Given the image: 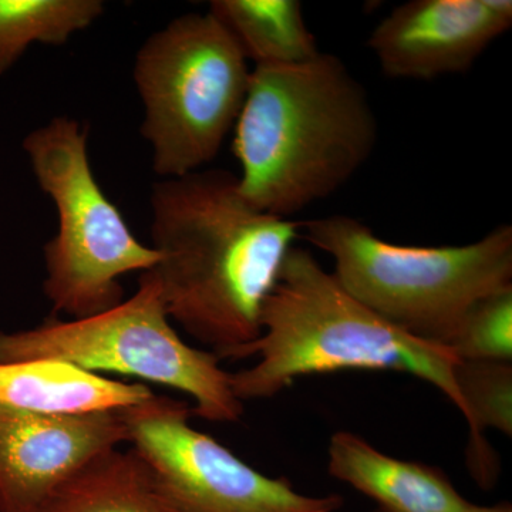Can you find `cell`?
Here are the masks:
<instances>
[{"mask_svg": "<svg viewBox=\"0 0 512 512\" xmlns=\"http://www.w3.org/2000/svg\"><path fill=\"white\" fill-rule=\"evenodd\" d=\"M40 190L55 204L57 232L45 245L43 292L57 312L90 318L120 305V279L150 271L153 248L138 241L92 170L87 130L56 117L22 143Z\"/></svg>", "mask_w": 512, "mask_h": 512, "instance_id": "5b68a950", "label": "cell"}, {"mask_svg": "<svg viewBox=\"0 0 512 512\" xmlns=\"http://www.w3.org/2000/svg\"><path fill=\"white\" fill-rule=\"evenodd\" d=\"M377 134L369 96L338 56L254 67L234 127L239 192L256 210L291 220L348 184Z\"/></svg>", "mask_w": 512, "mask_h": 512, "instance_id": "7a4b0ae2", "label": "cell"}, {"mask_svg": "<svg viewBox=\"0 0 512 512\" xmlns=\"http://www.w3.org/2000/svg\"><path fill=\"white\" fill-rule=\"evenodd\" d=\"M208 13L255 67L293 66L320 53L298 0H212Z\"/></svg>", "mask_w": 512, "mask_h": 512, "instance_id": "4fadbf2b", "label": "cell"}, {"mask_svg": "<svg viewBox=\"0 0 512 512\" xmlns=\"http://www.w3.org/2000/svg\"><path fill=\"white\" fill-rule=\"evenodd\" d=\"M512 25L510 0H412L380 20L367 40L392 79L467 72Z\"/></svg>", "mask_w": 512, "mask_h": 512, "instance_id": "30bf717a", "label": "cell"}, {"mask_svg": "<svg viewBox=\"0 0 512 512\" xmlns=\"http://www.w3.org/2000/svg\"><path fill=\"white\" fill-rule=\"evenodd\" d=\"M150 269L168 318L220 360L262 333V311L299 224L256 210L237 175L200 170L153 185Z\"/></svg>", "mask_w": 512, "mask_h": 512, "instance_id": "6da1fadb", "label": "cell"}, {"mask_svg": "<svg viewBox=\"0 0 512 512\" xmlns=\"http://www.w3.org/2000/svg\"><path fill=\"white\" fill-rule=\"evenodd\" d=\"M454 375L470 430L468 470L478 487L491 490L497 484L500 463L485 431L497 430L511 437L512 362L460 359Z\"/></svg>", "mask_w": 512, "mask_h": 512, "instance_id": "9a60e30c", "label": "cell"}, {"mask_svg": "<svg viewBox=\"0 0 512 512\" xmlns=\"http://www.w3.org/2000/svg\"><path fill=\"white\" fill-rule=\"evenodd\" d=\"M101 0H0V76L33 45L62 46L103 16Z\"/></svg>", "mask_w": 512, "mask_h": 512, "instance_id": "2e32d148", "label": "cell"}, {"mask_svg": "<svg viewBox=\"0 0 512 512\" xmlns=\"http://www.w3.org/2000/svg\"><path fill=\"white\" fill-rule=\"evenodd\" d=\"M258 356L231 373L242 403L269 399L298 377L343 370L397 372L431 384L466 414L450 348L414 338L353 298L308 251L293 247L262 311V333L232 359Z\"/></svg>", "mask_w": 512, "mask_h": 512, "instance_id": "3957f363", "label": "cell"}, {"mask_svg": "<svg viewBox=\"0 0 512 512\" xmlns=\"http://www.w3.org/2000/svg\"><path fill=\"white\" fill-rule=\"evenodd\" d=\"M35 359L63 360L89 372L120 373L180 390L194 400L192 414L215 423H234L244 414L220 357L187 345L171 326L150 271L140 275L131 298L109 311L0 332V363Z\"/></svg>", "mask_w": 512, "mask_h": 512, "instance_id": "52a82bcc", "label": "cell"}, {"mask_svg": "<svg viewBox=\"0 0 512 512\" xmlns=\"http://www.w3.org/2000/svg\"><path fill=\"white\" fill-rule=\"evenodd\" d=\"M450 349L461 360L512 362V286L474 303Z\"/></svg>", "mask_w": 512, "mask_h": 512, "instance_id": "e0dca14e", "label": "cell"}, {"mask_svg": "<svg viewBox=\"0 0 512 512\" xmlns=\"http://www.w3.org/2000/svg\"><path fill=\"white\" fill-rule=\"evenodd\" d=\"M299 231L332 258V274L353 298L414 338L447 348L474 303L512 286L511 225L446 247L392 244L349 215L305 221Z\"/></svg>", "mask_w": 512, "mask_h": 512, "instance_id": "277c9868", "label": "cell"}, {"mask_svg": "<svg viewBox=\"0 0 512 512\" xmlns=\"http://www.w3.org/2000/svg\"><path fill=\"white\" fill-rule=\"evenodd\" d=\"M126 441L124 410L52 416L0 404V512H39L77 471Z\"/></svg>", "mask_w": 512, "mask_h": 512, "instance_id": "9c48e42d", "label": "cell"}, {"mask_svg": "<svg viewBox=\"0 0 512 512\" xmlns=\"http://www.w3.org/2000/svg\"><path fill=\"white\" fill-rule=\"evenodd\" d=\"M330 476L372 498L383 512H467L466 500L441 468L400 460L352 431H336L328 448Z\"/></svg>", "mask_w": 512, "mask_h": 512, "instance_id": "8fae6325", "label": "cell"}, {"mask_svg": "<svg viewBox=\"0 0 512 512\" xmlns=\"http://www.w3.org/2000/svg\"><path fill=\"white\" fill-rule=\"evenodd\" d=\"M467 512H512L510 503H500L495 505H478L470 503Z\"/></svg>", "mask_w": 512, "mask_h": 512, "instance_id": "ac0fdd59", "label": "cell"}, {"mask_svg": "<svg viewBox=\"0 0 512 512\" xmlns=\"http://www.w3.org/2000/svg\"><path fill=\"white\" fill-rule=\"evenodd\" d=\"M39 512H177L136 451L119 447L94 458Z\"/></svg>", "mask_w": 512, "mask_h": 512, "instance_id": "5bb4252c", "label": "cell"}, {"mask_svg": "<svg viewBox=\"0 0 512 512\" xmlns=\"http://www.w3.org/2000/svg\"><path fill=\"white\" fill-rule=\"evenodd\" d=\"M187 403L154 394L124 409L128 443L177 512H336L338 494L299 493L191 426Z\"/></svg>", "mask_w": 512, "mask_h": 512, "instance_id": "ba28073f", "label": "cell"}, {"mask_svg": "<svg viewBox=\"0 0 512 512\" xmlns=\"http://www.w3.org/2000/svg\"><path fill=\"white\" fill-rule=\"evenodd\" d=\"M141 136L164 178L200 171L220 153L247 97L251 69L211 13L171 20L141 45L133 70Z\"/></svg>", "mask_w": 512, "mask_h": 512, "instance_id": "8992f818", "label": "cell"}, {"mask_svg": "<svg viewBox=\"0 0 512 512\" xmlns=\"http://www.w3.org/2000/svg\"><path fill=\"white\" fill-rule=\"evenodd\" d=\"M373 512H383L382 510H379V508H377L376 511H373Z\"/></svg>", "mask_w": 512, "mask_h": 512, "instance_id": "d6986e66", "label": "cell"}, {"mask_svg": "<svg viewBox=\"0 0 512 512\" xmlns=\"http://www.w3.org/2000/svg\"><path fill=\"white\" fill-rule=\"evenodd\" d=\"M154 396L143 383H124L57 359L0 363V404L52 416L113 412Z\"/></svg>", "mask_w": 512, "mask_h": 512, "instance_id": "7c38bea8", "label": "cell"}]
</instances>
